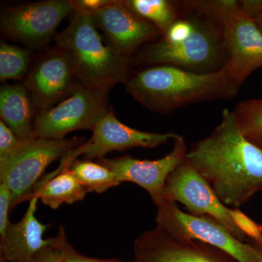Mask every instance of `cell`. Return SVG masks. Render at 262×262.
Here are the masks:
<instances>
[{
  "label": "cell",
  "instance_id": "6",
  "mask_svg": "<svg viewBox=\"0 0 262 262\" xmlns=\"http://www.w3.org/2000/svg\"><path fill=\"white\" fill-rule=\"evenodd\" d=\"M85 141L84 138H36L24 141L13 154L0 160V182L6 183L11 191L12 208L30 201L46 168L56 160L63 159Z\"/></svg>",
  "mask_w": 262,
  "mask_h": 262
},
{
  "label": "cell",
  "instance_id": "5",
  "mask_svg": "<svg viewBox=\"0 0 262 262\" xmlns=\"http://www.w3.org/2000/svg\"><path fill=\"white\" fill-rule=\"evenodd\" d=\"M184 9L192 14L193 29L190 34L175 43L166 42L163 38L150 43L141 52V59L196 73H211L222 70L227 63V57L220 29L204 15Z\"/></svg>",
  "mask_w": 262,
  "mask_h": 262
},
{
  "label": "cell",
  "instance_id": "32",
  "mask_svg": "<svg viewBox=\"0 0 262 262\" xmlns=\"http://www.w3.org/2000/svg\"><path fill=\"white\" fill-rule=\"evenodd\" d=\"M127 262H134V261H127Z\"/></svg>",
  "mask_w": 262,
  "mask_h": 262
},
{
  "label": "cell",
  "instance_id": "9",
  "mask_svg": "<svg viewBox=\"0 0 262 262\" xmlns=\"http://www.w3.org/2000/svg\"><path fill=\"white\" fill-rule=\"evenodd\" d=\"M163 198L164 201L181 203L191 214L208 215L225 226L239 241H249L234 225L231 208L221 201L213 188L186 156L167 179Z\"/></svg>",
  "mask_w": 262,
  "mask_h": 262
},
{
  "label": "cell",
  "instance_id": "4",
  "mask_svg": "<svg viewBox=\"0 0 262 262\" xmlns=\"http://www.w3.org/2000/svg\"><path fill=\"white\" fill-rule=\"evenodd\" d=\"M188 10L213 20L223 38L228 69L239 84L262 67V33L236 0L184 1Z\"/></svg>",
  "mask_w": 262,
  "mask_h": 262
},
{
  "label": "cell",
  "instance_id": "11",
  "mask_svg": "<svg viewBox=\"0 0 262 262\" xmlns=\"http://www.w3.org/2000/svg\"><path fill=\"white\" fill-rule=\"evenodd\" d=\"M24 84L34 107L41 112L54 107L83 84L70 55L58 48L37 62Z\"/></svg>",
  "mask_w": 262,
  "mask_h": 262
},
{
  "label": "cell",
  "instance_id": "30",
  "mask_svg": "<svg viewBox=\"0 0 262 262\" xmlns=\"http://www.w3.org/2000/svg\"><path fill=\"white\" fill-rule=\"evenodd\" d=\"M249 241L256 247V249H257L259 262H262V245L256 244V243L253 242V241Z\"/></svg>",
  "mask_w": 262,
  "mask_h": 262
},
{
  "label": "cell",
  "instance_id": "23",
  "mask_svg": "<svg viewBox=\"0 0 262 262\" xmlns=\"http://www.w3.org/2000/svg\"><path fill=\"white\" fill-rule=\"evenodd\" d=\"M53 244L61 253L63 262H122L119 258H98L84 256L70 244L63 226H60L58 233L52 237Z\"/></svg>",
  "mask_w": 262,
  "mask_h": 262
},
{
  "label": "cell",
  "instance_id": "31",
  "mask_svg": "<svg viewBox=\"0 0 262 262\" xmlns=\"http://www.w3.org/2000/svg\"><path fill=\"white\" fill-rule=\"evenodd\" d=\"M0 262H6V261H3V260L0 259Z\"/></svg>",
  "mask_w": 262,
  "mask_h": 262
},
{
  "label": "cell",
  "instance_id": "17",
  "mask_svg": "<svg viewBox=\"0 0 262 262\" xmlns=\"http://www.w3.org/2000/svg\"><path fill=\"white\" fill-rule=\"evenodd\" d=\"M34 107L24 84H8L0 90L1 120L20 140L36 139Z\"/></svg>",
  "mask_w": 262,
  "mask_h": 262
},
{
  "label": "cell",
  "instance_id": "3",
  "mask_svg": "<svg viewBox=\"0 0 262 262\" xmlns=\"http://www.w3.org/2000/svg\"><path fill=\"white\" fill-rule=\"evenodd\" d=\"M98 29L92 15L75 13L56 42L70 55L84 85L111 89L128 80L130 57L120 53Z\"/></svg>",
  "mask_w": 262,
  "mask_h": 262
},
{
  "label": "cell",
  "instance_id": "14",
  "mask_svg": "<svg viewBox=\"0 0 262 262\" xmlns=\"http://www.w3.org/2000/svg\"><path fill=\"white\" fill-rule=\"evenodd\" d=\"M92 137L78 147L80 155L87 160H98L113 151L132 148L153 149L168 144L177 136L174 133L158 134L136 130L117 120L113 110L95 125Z\"/></svg>",
  "mask_w": 262,
  "mask_h": 262
},
{
  "label": "cell",
  "instance_id": "19",
  "mask_svg": "<svg viewBox=\"0 0 262 262\" xmlns=\"http://www.w3.org/2000/svg\"><path fill=\"white\" fill-rule=\"evenodd\" d=\"M125 4L141 18L156 27L165 37L182 14L180 2L168 0H127Z\"/></svg>",
  "mask_w": 262,
  "mask_h": 262
},
{
  "label": "cell",
  "instance_id": "26",
  "mask_svg": "<svg viewBox=\"0 0 262 262\" xmlns=\"http://www.w3.org/2000/svg\"><path fill=\"white\" fill-rule=\"evenodd\" d=\"M13 195L5 182H0V235H3L10 223L9 215L13 209Z\"/></svg>",
  "mask_w": 262,
  "mask_h": 262
},
{
  "label": "cell",
  "instance_id": "22",
  "mask_svg": "<svg viewBox=\"0 0 262 262\" xmlns=\"http://www.w3.org/2000/svg\"><path fill=\"white\" fill-rule=\"evenodd\" d=\"M30 63L28 51L5 42L0 45V80H20Z\"/></svg>",
  "mask_w": 262,
  "mask_h": 262
},
{
  "label": "cell",
  "instance_id": "16",
  "mask_svg": "<svg viewBox=\"0 0 262 262\" xmlns=\"http://www.w3.org/2000/svg\"><path fill=\"white\" fill-rule=\"evenodd\" d=\"M39 198L29 202L23 218L16 223L10 222L0 243V259L6 262H31L41 248L51 244V237L44 239L48 225L36 217Z\"/></svg>",
  "mask_w": 262,
  "mask_h": 262
},
{
  "label": "cell",
  "instance_id": "10",
  "mask_svg": "<svg viewBox=\"0 0 262 262\" xmlns=\"http://www.w3.org/2000/svg\"><path fill=\"white\" fill-rule=\"evenodd\" d=\"M74 13L69 0H48L5 10L1 28L8 37L31 47H41L51 39L60 23Z\"/></svg>",
  "mask_w": 262,
  "mask_h": 262
},
{
  "label": "cell",
  "instance_id": "18",
  "mask_svg": "<svg viewBox=\"0 0 262 262\" xmlns=\"http://www.w3.org/2000/svg\"><path fill=\"white\" fill-rule=\"evenodd\" d=\"M86 194L87 191L69 166H59L54 172L41 179L32 198L37 196L42 204L56 210L61 205H72L83 201Z\"/></svg>",
  "mask_w": 262,
  "mask_h": 262
},
{
  "label": "cell",
  "instance_id": "25",
  "mask_svg": "<svg viewBox=\"0 0 262 262\" xmlns=\"http://www.w3.org/2000/svg\"><path fill=\"white\" fill-rule=\"evenodd\" d=\"M9 127L0 120V160L6 159L15 152L23 143Z\"/></svg>",
  "mask_w": 262,
  "mask_h": 262
},
{
  "label": "cell",
  "instance_id": "7",
  "mask_svg": "<svg viewBox=\"0 0 262 262\" xmlns=\"http://www.w3.org/2000/svg\"><path fill=\"white\" fill-rule=\"evenodd\" d=\"M156 207V227L170 235L210 245L228 253L238 262H259L257 249L250 241H239L214 219L186 213L177 203L171 202L164 201Z\"/></svg>",
  "mask_w": 262,
  "mask_h": 262
},
{
  "label": "cell",
  "instance_id": "24",
  "mask_svg": "<svg viewBox=\"0 0 262 262\" xmlns=\"http://www.w3.org/2000/svg\"><path fill=\"white\" fill-rule=\"evenodd\" d=\"M230 214L234 225L249 241L262 245V225L250 218L239 208H231Z\"/></svg>",
  "mask_w": 262,
  "mask_h": 262
},
{
  "label": "cell",
  "instance_id": "27",
  "mask_svg": "<svg viewBox=\"0 0 262 262\" xmlns=\"http://www.w3.org/2000/svg\"><path fill=\"white\" fill-rule=\"evenodd\" d=\"M72 2L75 13H88L92 15L95 12L111 4L113 0H76Z\"/></svg>",
  "mask_w": 262,
  "mask_h": 262
},
{
  "label": "cell",
  "instance_id": "29",
  "mask_svg": "<svg viewBox=\"0 0 262 262\" xmlns=\"http://www.w3.org/2000/svg\"><path fill=\"white\" fill-rule=\"evenodd\" d=\"M252 19L255 24H256V27L259 29L260 32L262 33V10Z\"/></svg>",
  "mask_w": 262,
  "mask_h": 262
},
{
  "label": "cell",
  "instance_id": "2",
  "mask_svg": "<svg viewBox=\"0 0 262 262\" xmlns=\"http://www.w3.org/2000/svg\"><path fill=\"white\" fill-rule=\"evenodd\" d=\"M126 91L146 108L161 114L192 103L229 99L239 91L226 66L201 74L169 65L149 67L128 79Z\"/></svg>",
  "mask_w": 262,
  "mask_h": 262
},
{
  "label": "cell",
  "instance_id": "15",
  "mask_svg": "<svg viewBox=\"0 0 262 262\" xmlns=\"http://www.w3.org/2000/svg\"><path fill=\"white\" fill-rule=\"evenodd\" d=\"M92 16L105 37L127 56L130 57L143 44L151 42L161 35L156 27L136 15L125 1L115 0L95 12Z\"/></svg>",
  "mask_w": 262,
  "mask_h": 262
},
{
  "label": "cell",
  "instance_id": "21",
  "mask_svg": "<svg viewBox=\"0 0 262 262\" xmlns=\"http://www.w3.org/2000/svg\"><path fill=\"white\" fill-rule=\"evenodd\" d=\"M233 113L241 134L262 149V99L241 101Z\"/></svg>",
  "mask_w": 262,
  "mask_h": 262
},
{
  "label": "cell",
  "instance_id": "13",
  "mask_svg": "<svg viewBox=\"0 0 262 262\" xmlns=\"http://www.w3.org/2000/svg\"><path fill=\"white\" fill-rule=\"evenodd\" d=\"M134 256V262H238L219 248L173 237L158 227L136 237Z\"/></svg>",
  "mask_w": 262,
  "mask_h": 262
},
{
  "label": "cell",
  "instance_id": "8",
  "mask_svg": "<svg viewBox=\"0 0 262 262\" xmlns=\"http://www.w3.org/2000/svg\"><path fill=\"white\" fill-rule=\"evenodd\" d=\"M110 90L82 84L54 107L38 112L34 121L36 137L62 139L73 131L92 130L112 110L108 103Z\"/></svg>",
  "mask_w": 262,
  "mask_h": 262
},
{
  "label": "cell",
  "instance_id": "20",
  "mask_svg": "<svg viewBox=\"0 0 262 262\" xmlns=\"http://www.w3.org/2000/svg\"><path fill=\"white\" fill-rule=\"evenodd\" d=\"M69 168L87 192L101 194L121 184L110 169L97 161L76 159Z\"/></svg>",
  "mask_w": 262,
  "mask_h": 262
},
{
  "label": "cell",
  "instance_id": "1",
  "mask_svg": "<svg viewBox=\"0 0 262 262\" xmlns=\"http://www.w3.org/2000/svg\"><path fill=\"white\" fill-rule=\"evenodd\" d=\"M186 158L229 208H239L262 191V149L241 134L228 108L213 132L193 144Z\"/></svg>",
  "mask_w": 262,
  "mask_h": 262
},
{
  "label": "cell",
  "instance_id": "28",
  "mask_svg": "<svg viewBox=\"0 0 262 262\" xmlns=\"http://www.w3.org/2000/svg\"><path fill=\"white\" fill-rule=\"evenodd\" d=\"M31 262H63V261L61 252L53 244L51 237V244L41 248L37 253H36Z\"/></svg>",
  "mask_w": 262,
  "mask_h": 262
},
{
  "label": "cell",
  "instance_id": "12",
  "mask_svg": "<svg viewBox=\"0 0 262 262\" xmlns=\"http://www.w3.org/2000/svg\"><path fill=\"white\" fill-rule=\"evenodd\" d=\"M173 141V149L160 159L139 160L125 155L111 159L100 158L96 161L110 169L121 184L131 182L143 188L158 206L164 202V188L167 179L184 160L188 151L183 136L177 134Z\"/></svg>",
  "mask_w": 262,
  "mask_h": 262
}]
</instances>
